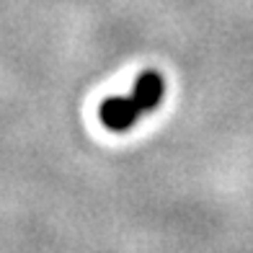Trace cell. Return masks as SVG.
<instances>
[{"instance_id": "obj_1", "label": "cell", "mask_w": 253, "mask_h": 253, "mask_svg": "<svg viewBox=\"0 0 253 253\" xmlns=\"http://www.w3.org/2000/svg\"><path fill=\"white\" fill-rule=\"evenodd\" d=\"M140 106L134 103V98H106L98 106V119L103 126H109L111 132H124L129 129V126L137 122V117H140Z\"/></svg>"}, {"instance_id": "obj_2", "label": "cell", "mask_w": 253, "mask_h": 253, "mask_svg": "<svg viewBox=\"0 0 253 253\" xmlns=\"http://www.w3.org/2000/svg\"><path fill=\"white\" fill-rule=\"evenodd\" d=\"M163 90H166L163 78H160L158 73H153V70H147V73H142L140 78H137L132 98H134L137 106H140V111L145 114V111H153L158 103H160V98H163Z\"/></svg>"}]
</instances>
